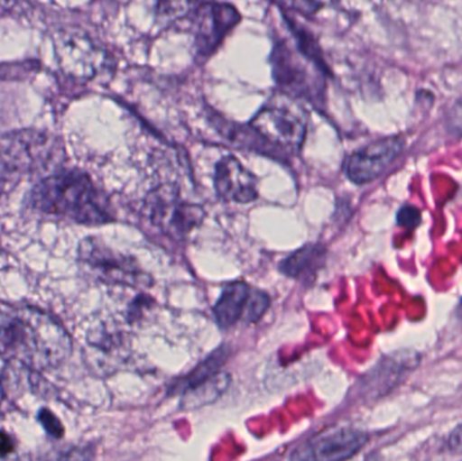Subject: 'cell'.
<instances>
[{"instance_id": "ac0fdd59", "label": "cell", "mask_w": 462, "mask_h": 461, "mask_svg": "<svg viewBox=\"0 0 462 461\" xmlns=\"http://www.w3.org/2000/svg\"><path fill=\"white\" fill-rule=\"evenodd\" d=\"M396 222H398L399 226L406 227V229H415L422 222V214H420V208L415 207V206L406 205L398 211Z\"/></svg>"}, {"instance_id": "2e32d148", "label": "cell", "mask_w": 462, "mask_h": 461, "mask_svg": "<svg viewBox=\"0 0 462 461\" xmlns=\"http://www.w3.org/2000/svg\"><path fill=\"white\" fill-rule=\"evenodd\" d=\"M326 251L323 246L309 244L291 254L280 264V271L293 279L314 275L325 262Z\"/></svg>"}, {"instance_id": "8fae6325", "label": "cell", "mask_w": 462, "mask_h": 461, "mask_svg": "<svg viewBox=\"0 0 462 461\" xmlns=\"http://www.w3.org/2000/svg\"><path fill=\"white\" fill-rule=\"evenodd\" d=\"M368 441V435L355 429H334L320 433L301 444L292 454L298 460H345L355 456Z\"/></svg>"}, {"instance_id": "7c38bea8", "label": "cell", "mask_w": 462, "mask_h": 461, "mask_svg": "<svg viewBox=\"0 0 462 461\" xmlns=\"http://www.w3.org/2000/svg\"><path fill=\"white\" fill-rule=\"evenodd\" d=\"M226 359L227 352L221 348L187 376L186 381L179 386V390L184 395L181 402L183 406L191 409L205 405L221 394L226 383L222 382L224 376L219 371Z\"/></svg>"}, {"instance_id": "7a4b0ae2", "label": "cell", "mask_w": 462, "mask_h": 461, "mask_svg": "<svg viewBox=\"0 0 462 461\" xmlns=\"http://www.w3.org/2000/svg\"><path fill=\"white\" fill-rule=\"evenodd\" d=\"M38 213L80 225L111 221L107 199L80 171H57L43 178L30 194Z\"/></svg>"}, {"instance_id": "d6986e66", "label": "cell", "mask_w": 462, "mask_h": 461, "mask_svg": "<svg viewBox=\"0 0 462 461\" xmlns=\"http://www.w3.org/2000/svg\"><path fill=\"white\" fill-rule=\"evenodd\" d=\"M447 124L449 132H452L453 134L462 135V97L450 108Z\"/></svg>"}, {"instance_id": "7402d4cb", "label": "cell", "mask_w": 462, "mask_h": 461, "mask_svg": "<svg viewBox=\"0 0 462 461\" xmlns=\"http://www.w3.org/2000/svg\"><path fill=\"white\" fill-rule=\"evenodd\" d=\"M456 316H457V318L462 321V300H460V303H458L457 310H456Z\"/></svg>"}, {"instance_id": "44dd1931", "label": "cell", "mask_w": 462, "mask_h": 461, "mask_svg": "<svg viewBox=\"0 0 462 461\" xmlns=\"http://www.w3.org/2000/svg\"><path fill=\"white\" fill-rule=\"evenodd\" d=\"M14 441L10 436L5 433L0 432V456L5 457L14 451Z\"/></svg>"}, {"instance_id": "9c48e42d", "label": "cell", "mask_w": 462, "mask_h": 461, "mask_svg": "<svg viewBox=\"0 0 462 461\" xmlns=\"http://www.w3.org/2000/svg\"><path fill=\"white\" fill-rule=\"evenodd\" d=\"M241 15L226 3H203L195 10V48L198 54L208 57L224 42L225 37L238 24Z\"/></svg>"}, {"instance_id": "4fadbf2b", "label": "cell", "mask_w": 462, "mask_h": 461, "mask_svg": "<svg viewBox=\"0 0 462 461\" xmlns=\"http://www.w3.org/2000/svg\"><path fill=\"white\" fill-rule=\"evenodd\" d=\"M214 186L226 202L250 203L257 198V180L236 157L227 156L217 164Z\"/></svg>"}, {"instance_id": "5bb4252c", "label": "cell", "mask_w": 462, "mask_h": 461, "mask_svg": "<svg viewBox=\"0 0 462 461\" xmlns=\"http://www.w3.org/2000/svg\"><path fill=\"white\" fill-rule=\"evenodd\" d=\"M420 356L417 352H399L379 363L368 375L369 392L374 395H384L395 389L410 373L420 365Z\"/></svg>"}, {"instance_id": "277c9868", "label": "cell", "mask_w": 462, "mask_h": 461, "mask_svg": "<svg viewBox=\"0 0 462 461\" xmlns=\"http://www.w3.org/2000/svg\"><path fill=\"white\" fill-rule=\"evenodd\" d=\"M78 260L86 275L103 283L130 287H146L152 283L134 260L108 248L99 238L81 241Z\"/></svg>"}, {"instance_id": "52a82bcc", "label": "cell", "mask_w": 462, "mask_h": 461, "mask_svg": "<svg viewBox=\"0 0 462 461\" xmlns=\"http://www.w3.org/2000/svg\"><path fill=\"white\" fill-rule=\"evenodd\" d=\"M146 211L154 226L173 238H181L199 226L205 218L202 207L184 202L170 187L154 189L146 199Z\"/></svg>"}, {"instance_id": "9a60e30c", "label": "cell", "mask_w": 462, "mask_h": 461, "mask_svg": "<svg viewBox=\"0 0 462 461\" xmlns=\"http://www.w3.org/2000/svg\"><path fill=\"white\" fill-rule=\"evenodd\" d=\"M253 289L244 281L231 283L222 292L221 298L214 308V316L219 327L227 329L236 322L245 319Z\"/></svg>"}, {"instance_id": "5b68a950", "label": "cell", "mask_w": 462, "mask_h": 461, "mask_svg": "<svg viewBox=\"0 0 462 461\" xmlns=\"http://www.w3.org/2000/svg\"><path fill=\"white\" fill-rule=\"evenodd\" d=\"M273 76L276 83L293 97L317 102L323 92V78L320 73L325 72V65L315 61L309 54L291 49L287 42H280L274 46L272 54Z\"/></svg>"}, {"instance_id": "6da1fadb", "label": "cell", "mask_w": 462, "mask_h": 461, "mask_svg": "<svg viewBox=\"0 0 462 461\" xmlns=\"http://www.w3.org/2000/svg\"><path fill=\"white\" fill-rule=\"evenodd\" d=\"M72 352V341L51 314L34 308L5 311L0 319V357L32 371L61 365Z\"/></svg>"}, {"instance_id": "30bf717a", "label": "cell", "mask_w": 462, "mask_h": 461, "mask_svg": "<svg viewBox=\"0 0 462 461\" xmlns=\"http://www.w3.org/2000/svg\"><path fill=\"white\" fill-rule=\"evenodd\" d=\"M404 141L387 137L368 143L356 151L345 164V172L350 181L358 186L372 183L383 175L403 152Z\"/></svg>"}, {"instance_id": "3957f363", "label": "cell", "mask_w": 462, "mask_h": 461, "mask_svg": "<svg viewBox=\"0 0 462 461\" xmlns=\"http://www.w3.org/2000/svg\"><path fill=\"white\" fill-rule=\"evenodd\" d=\"M0 151L14 173L46 172L59 167L62 148L48 133H11L0 140Z\"/></svg>"}, {"instance_id": "ba28073f", "label": "cell", "mask_w": 462, "mask_h": 461, "mask_svg": "<svg viewBox=\"0 0 462 461\" xmlns=\"http://www.w3.org/2000/svg\"><path fill=\"white\" fill-rule=\"evenodd\" d=\"M250 126L280 149H299L303 145L307 122L303 114L285 103H271L261 108Z\"/></svg>"}, {"instance_id": "ffe728a7", "label": "cell", "mask_w": 462, "mask_h": 461, "mask_svg": "<svg viewBox=\"0 0 462 461\" xmlns=\"http://www.w3.org/2000/svg\"><path fill=\"white\" fill-rule=\"evenodd\" d=\"M447 447L452 454L462 455V424L448 436Z\"/></svg>"}, {"instance_id": "8992f818", "label": "cell", "mask_w": 462, "mask_h": 461, "mask_svg": "<svg viewBox=\"0 0 462 461\" xmlns=\"http://www.w3.org/2000/svg\"><path fill=\"white\" fill-rule=\"evenodd\" d=\"M54 51L62 72L80 80H92L107 67V53L86 32L61 27L53 34Z\"/></svg>"}, {"instance_id": "e0dca14e", "label": "cell", "mask_w": 462, "mask_h": 461, "mask_svg": "<svg viewBox=\"0 0 462 461\" xmlns=\"http://www.w3.org/2000/svg\"><path fill=\"white\" fill-rule=\"evenodd\" d=\"M273 2L287 10L304 14V15H312L322 8L333 5L337 0H273Z\"/></svg>"}]
</instances>
